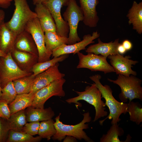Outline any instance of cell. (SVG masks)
Returning a JSON list of instances; mask_svg holds the SVG:
<instances>
[{
  "label": "cell",
  "mask_w": 142,
  "mask_h": 142,
  "mask_svg": "<svg viewBox=\"0 0 142 142\" xmlns=\"http://www.w3.org/2000/svg\"><path fill=\"white\" fill-rule=\"evenodd\" d=\"M6 55L0 49V57L5 56Z\"/></svg>",
  "instance_id": "obj_42"
},
{
  "label": "cell",
  "mask_w": 142,
  "mask_h": 142,
  "mask_svg": "<svg viewBox=\"0 0 142 142\" xmlns=\"http://www.w3.org/2000/svg\"><path fill=\"white\" fill-rule=\"evenodd\" d=\"M10 130L7 120L0 118V142L7 141Z\"/></svg>",
  "instance_id": "obj_33"
},
{
  "label": "cell",
  "mask_w": 142,
  "mask_h": 142,
  "mask_svg": "<svg viewBox=\"0 0 142 142\" xmlns=\"http://www.w3.org/2000/svg\"><path fill=\"white\" fill-rule=\"evenodd\" d=\"M14 48L38 56V49L32 36L25 30L17 35Z\"/></svg>",
  "instance_id": "obj_19"
},
{
  "label": "cell",
  "mask_w": 142,
  "mask_h": 142,
  "mask_svg": "<svg viewBox=\"0 0 142 142\" xmlns=\"http://www.w3.org/2000/svg\"><path fill=\"white\" fill-rule=\"evenodd\" d=\"M122 44L126 50L129 51L131 50L133 47L132 43L129 40L125 39L122 42Z\"/></svg>",
  "instance_id": "obj_37"
},
{
  "label": "cell",
  "mask_w": 142,
  "mask_h": 142,
  "mask_svg": "<svg viewBox=\"0 0 142 142\" xmlns=\"http://www.w3.org/2000/svg\"><path fill=\"white\" fill-rule=\"evenodd\" d=\"M39 121H33L26 123L23 127L22 132L32 136L38 134L40 127Z\"/></svg>",
  "instance_id": "obj_34"
},
{
  "label": "cell",
  "mask_w": 142,
  "mask_h": 142,
  "mask_svg": "<svg viewBox=\"0 0 142 142\" xmlns=\"http://www.w3.org/2000/svg\"><path fill=\"white\" fill-rule=\"evenodd\" d=\"M48 0H32L33 4L35 5L38 4L42 3Z\"/></svg>",
  "instance_id": "obj_41"
},
{
  "label": "cell",
  "mask_w": 142,
  "mask_h": 142,
  "mask_svg": "<svg viewBox=\"0 0 142 142\" xmlns=\"http://www.w3.org/2000/svg\"><path fill=\"white\" fill-rule=\"evenodd\" d=\"M124 133L122 128L118 123L112 125L106 134H103L100 140V142H125L120 141L119 138Z\"/></svg>",
  "instance_id": "obj_29"
},
{
  "label": "cell",
  "mask_w": 142,
  "mask_h": 142,
  "mask_svg": "<svg viewBox=\"0 0 142 142\" xmlns=\"http://www.w3.org/2000/svg\"><path fill=\"white\" fill-rule=\"evenodd\" d=\"M69 0H48L43 3L50 11L55 23L57 33L68 38L69 28L68 24L63 18L61 13L62 8L67 6Z\"/></svg>",
  "instance_id": "obj_11"
},
{
  "label": "cell",
  "mask_w": 142,
  "mask_h": 142,
  "mask_svg": "<svg viewBox=\"0 0 142 142\" xmlns=\"http://www.w3.org/2000/svg\"><path fill=\"white\" fill-rule=\"evenodd\" d=\"M118 75L116 80L109 78L108 80L118 85L120 88L121 92L119 97L121 102L125 103L128 99L130 102L134 99L142 101V80L132 75L129 76Z\"/></svg>",
  "instance_id": "obj_5"
},
{
  "label": "cell",
  "mask_w": 142,
  "mask_h": 142,
  "mask_svg": "<svg viewBox=\"0 0 142 142\" xmlns=\"http://www.w3.org/2000/svg\"><path fill=\"white\" fill-rule=\"evenodd\" d=\"M32 36L37 47L38 54V62H42L50 59L52 54L46 47L44 38V33L36 17L29 21L24 29Z\"/></svg>",
  "instance_id": "obj_10"
},
{
  "label": "cell",
  "mask_w": 142,
  "mask_h": 142,
  "mask_svg": "<svg viewBox=\"0 0 142 142\" xmlns=\"http://www.w3.org/2000/svg\"><path fill=\"white\" fill-rule=\"evenodd\" d=\"M69 55V54L62 55L57 57H53L52 59L44 62H38L32 67L31 72L34 75L36 76L54 66L57 63L64 60Z\"/></svg>",
  "instance_id": "obj_26"
},
{
  "label": "cell",
  "mask_w": 142,
  "mask_h": 142,
  "mask_svg": "<svg viewBox=\"0 0 142 142\" xmlns=\"http://www.w3.org/2000/svg\"><path fill=\"white\" fill-rule=\"evenodd\" d=\"M131 58L129 55L124 57L123 55L120 54L110 55L107 57L117 74L126 76L131 75L136 76L137 73L133 70L131 68L133 67V65H136L138 62L130 59Z\"/></svg>",
  "instance_id": "obj_13"
},
{
  "label": "cell",
  "mask_w": 142,
  "mask_h": 142,
  "mask_svg": "<svg viewBox=\"0 0 142 142\" xmlns=\"http://www.w3.org/2000/svg\"><path fill=\"white\" fill-rule=\"evenodd\" d=\"M27 122L46 121L52 119L55 115L54 111L49 107L44 109L30 106L24 110Z\"/></svg>",
  "instance_id": "obj_20"
},
{
  "label": "cell",
  "mask_w": 142,
  "mask_h": 142,
  "mask_svg": "<svg viewBox=\"0 0 142 142\" xmlns=\"http://www.w3.org/2000/svg\"><path fill=\"white\" fill-rule=\"evenodd\" d=\"M117 50L119 54L121 55H123L127 51L122 44L120 43L118 47Z\"/></svg>",
  "instance_id": "obj_39"
},
{
  "label": "cell",
  "mask_w": 142,
  "mask_h": 142,
  "mask_svg": "<svg viewBox=\"0 0 142 142\" xmlns=\"http://www.w3.org/2000/svg\"><path fill=\"white\" fill-rule=\"evenodd\" d=\"M52 119L40 123L38 134L42 138L46 139L47 140L50 139L56 132L54 123Z\"/></svg>",
  "instance_id": "obj_30"
},
{
  "label": "cell",
  "mask_w": 142,
  "mask_h": 142,
  "mask_svg": "<svg viewBox=\"0 0 142 142\" xmlns=\"http://www.w3.org/2000/svg\"><path fill=\"white\" fill-rule=\"evenodd\" d=\"M32 72L21 69L13 59L11 52L0 57V80L2 88L8 82L30 75Z\"/></svg>",
  "instance_id": "obj_7"
},
{
  "label": "cell",
  "mask_w": 142,
  "mask_h": 142,
  "mask_svg": "<svg viewBox=\"0 0 142 142\" xmlns=\"http://www.w3.org/2000/svg\"><path fill=\"white\" fill-rule=\"evenodd\" d=\"M5 17V13L2 10L0 9V27L2 24L4 22V20Z\"/></svg>",
  "instance_id": "obj_40"
},
{
  "label": "cell",
  "mask_w": 142,
  "mask_h": 142,
  "mask_svg": "<svg viewBox=\"0 0 142 142\" xmlns=\"http://www.w3.org/2000/svg\"><path fill=\"white\" fill-rule=\"evenodd\" d=\"M2 88L1 86V82L0 80V100H1V98L2 95Z\"/></svg>",
  "instance_id": "obj_43"
},
{
  "label": "cell",
  "mask_w": 142,
  "mask_h": 142,
  "mask_svg": "<svg viewBox=\"0 0 142 142\" xmlns=\"http://www.w3.org/2000/svg\"><path fill=\"white\" fill-rule=\"evenodd\" d=\"M67 6L63 16L69 28L68 45H71L81 40L78 34L77 29L79 23L83 20V15L75 0H69Z\"/></svg>",
  "instance_id": "obj_6"
},
{
  "label": "cell",
  "mask_w": 142,
  "mask_h": 142,
  "mask_svg": "<svg viewBox=\"0 0 142 142\" xmlns=\"http://www.w3.org/2000/svg\"><path fill=\"white\" fill-rule=\"evenodd\" d=\"M101 78V76L98 74L89 77L100 91L102 97L104 99L105 105L109 108L110 113L106 118L112 119L111 125L117 124L121 120L120 118L121 115L127 113L128 103L116 100L113 95V91L110 86L107 85H103L101 83L100 80Z\"/></svg>",
  "instance_id": "obj_1"
},
{
  "label": "cell",
  "mask_w": 142,
  "mask_h": 142,
  "mask_svg": "<svg viewBox=\"0 0 142 142\" xmlns=\"http://www.w3.org/2000/svg\"><path fill=\"white\" fill-rule=\"evenodd\" d=\"M35 76L33 74L13 81L17 94L28 93L32 90Z\"/></svg>",
  "instance_id": "obj_25"
},
{
  "label": "cell",
  "mask_w": 142,
  "mask_h": 142,
  "mask_svg": "<svg viewBox=\"0 0 142 142\" xmlns=\"http://www.w3.org/2000/svg\"><path fill=\"white\" fill-rule=\"evenodd\" d=\"M77 139L75 137L70 135H67L64 139L63 142H77Z\"/></svg>",
  "instance_id": "obj_38"
},
{
  "label": "cell",
  "mask_w": 142,
  "mask_h": 142,
  "mask_svg": "<svg viewBox=\"0 0 142 142\" xmlns=\"http://www.w3.org/2000/svg\"><path fill=\"white\" fill-rule=\"evenodd\" d=\"M66 80L64 78L55 80L34 93L31 106L36 108H44L46 102L53 96L64 97L65 93L63 86Z\"/></svg>",
  "instance_id": "obj_9"
},
{
  "label": "cell",
  "mask_w": 142,
  "mask_h": 142,
  "mask_svg": "<svg viewBox=\"0 0 142 142\" xmlns=\"http://www.w3.org/2000/svg\"><path fill=\"white\" fill-rule=\"evenodd\" d=\"M61 113L55 118L54 125L56 130L55 134L52 137L54 140L61 141L67 135L73 136L79 140L84 139L88 142L94 141L89 137L83 130L89 128V125L87 123L91 120V117L89 112L83 114V119L80 123L74 125H68L63 124L60 120Z\"/></svg>",
  "instance_id": "obj_2"
},
{
  "label": "cell",
  "mask_w": 142,
  "mask_h": 142,
  "mask_svg": "<svg viewBox=\"0 0 142 142\" xmlns=\"http://www.w3.org/2000/svg\"><path fill=\"white\" fill-rule=\"evenodd\" d=\"M11 115L8 104L6 101L0 100V118L8 120Z\"/></svg>",
  "instance_id": "obj_35"
},
{
  "label": "cell",
  "mask_w": 142,
  "mask_h": 142,
  "mask_svg": "<svg viewBox=\"0 0 142 142\" xmlns=\"http://www.w3.org/2000/svg\"><path fill=\"white\" fill-rule=\"evenodd\" d=\"M7 121L10 130L21 131L23 127L27 122L24 110L11 115Z\"/></svg>",
  "instance_id": "obj_27"
},
{
  "label": "cell",
  "mask_w": 142,
  "mask_h": 142,
  "mask_svg": "<svg viewBox=\"0 0 142 142\" xmlns=\"http://www.w3.org/2000/svg\"><path fill=\"white\" fill-rule=\"evenodd\" d=\"M100 35V33L96 31L93 32L92 35H84L83 40L79 42L71 45L63 44L53 51L52 57H57L62 55L70 53L74 54L81 50L86 49V47L88 45L94 43V40L99 37Z\"/></svg>",
  "instance_id": "obj_12"
},
{
  "label": "cell",
  "mask_w": 142,
  "mask_h": 142,
  "mask_svg": "<svg viewBox=\"0 0 142 142\" xmlns=\"http://www.w3.org/2000/svg\"><path fill=\"white\" fill-rule=\"evenodd\" d=\"M42 138L39 136L34 137L23 132L10 130L7 142H39Z\"/></svg>",
  "instance_id": "obj_28"
},
{
  "label": "cell",
  "mask_w": 142,
  "mask_h": 142,
  "mask_svg": "<svg viewBox=\"0 0 142 142\" xmlns=\"http://www.w3.org/2000/svg\"><path fill=\"white\" fill-rule=\"evenodd\" d=\"M79 62L77 68H85L92 71H101L105 74L115 72L112 66L106 60L107 58L101 55L88 53L85 55L80 52L77 53Z\"/></svg>",
  "instance_id": "obj_8"
},
{
  "label": "cell",
  "mask_w": 142,
  "mask_h": 142,
  "mask_svg": "<svg viewBox=\"0 0 142 142\" xmlns=\"http://www.w3.org/2000/svg\"><path fill=\"white\" fill-rule=\"evenodd\" d=\"M119 39H115L113 42L108 43L102 42L99 38L98 43L91 45L86 49L85 52L104 56L106 58L110 55L119 54L117 50V47L120 44Z\"/></svg>",
  "instance_id": "obj_17"
},
{
  "label": "cell",
  "mask_w": 142,
  "mask_h": 142,
  "mask_svg": "<svg viewBox=\"0 0 142 142\" xmlns=\"http://www.w3.org/2000/svg\"><path fill=\"white\" fill-rule=\"evenodd\" d=\"M75 91L78 95L66 100L65 101L67 103H75L77 105V106H79L80 103L78 101L84 100L93 105L95 111L94 122L107 115L108 113L105 110L106 105L102 99L101 92L94 83L91 86H86L84 91Z\"/></svg>",
  "instance_id": "obj_3"
},
{
  "label": "cell",
  "mask_w": 142,
  "mask_h": 142,
  "mask_svg": "<svg viewBox=\"0 0 142 142\" xmlns=\"http://www.w3.org/2000/svg\"><path fill=\"white\" fill-rule=\"evenodd\" d=\"M34 96V93H30L17 94L13 101L8 104L11 115L31 106Z\"/></svg>",
  "instance_id": "obj_23"
},
{
  "label": "cell",
  "mask_w": 142,
  "mask_h": 142,
  "mask_svg": "<svg viewBox=\"0 0 142 142\" xmlns=\"http://www.w3.org/2000/svg\"><path fill=\"white\" fill-rule=\"evenodd\" d=\"M127 112L129 114L130 121L135 123L137 125L142 122V108L139 102L132 101L129 102Z\"/></svg>",
  "instance_id": "obj_31"
},
{
  "label": "cell",
  "mask_w": 142,
  "mask_h": 142,
  "mask_svg": "<svg viewBox=\"0 0 142 142\" xmlns=\"http://www.w3.org/2000/svg\"><path fill=\"white\" fill-rule=\"evenodd\" d=\"M14 0H0V7L3 8H7L10 6L11 2Z\"/></svg>",
  "instance_id": "obj_36"
},
{
  "label": "cell",
  "mask_w": 142,
  "mask_h": 142,
  "mask_svg": "<svg viewBox=\"0 0 142 142\" xmlns=\"http://www.w3.org/2000/svg\"><path fill=\"white\" fill-rule=\"evenodd\" d=\"M83 15L84 24L90 27H96L99 20L96 10L98 0H79Z\"/></svg>",
  "instance_id": "obj_15"
},
{
  "label": "cell",
  "mask_w": 142,
  "mask_h": 142,
  "mask_svg": "<svg viewBox=\"0 0 142 142\" xmlns=\"http://www.w3.org/2000/svg\"><path fill=\"white\" fill-rule=\"evenodd\" d=\"M17 36L3 22L0 27V49L6 54L11 52Z\"/></svg>",
  "instance_id": "obj_21"
},
{
  "label": "cell",
  "mask_w": 142,
  "mask_h": 142,
  "mask_svg": "<svg viewBox=\"0 0 142 142\" xmlns=\"http://www.w3.org/2000/svg\"><path fill=\"white\" fill-rule=\"evenodd\" d=\"M129 25L140 34L142 33V2L138 3L134 1L126 15Z\"/></svg>",
  "instance_id": "obj_22"
},
{
  "label": "cell",
  "mask_w": 142,
  "mask_h": 142,
  "mask_svg": "<svg viewBox=\"0 0 142 142\" xmlns=\"http://www.w3.org/2000/svg\"><path fill=\"white\" fill-rule=\"evenodd\" d=\"M15 9L11 19L5 22L7 27L17 36L23 31L27 24L37 17L27 0H14Z\"/></svg>",
  "instance_id": "obj_4"
},
{
  "label": "cell",
  "mask_w": 142,
  "mask_h": 142,
  "mask_svg": "<svg viewBox=\"0 0 142 142\" xmlns=\"http://www.w3.org/2000/svg\"><path fill=\"white\" fill-rule=\"evenodd\" d=\"M11 55L18 66L26 71L32 72V67L38 62V56L14 48L11 52Z\"/></svg>",
  "instance_id": "obj_18"
},
{
  "label": "cell",
  "mask_w": 142,
  "mask_h": 142,
  "mask_svg": "<svg viewBox=\"0 0 142 142\" xmlns=\"http://www.w3.org/2000/svg\"><path fill=\"white\" fill-rule=\"evenodd\" d=\"M44 38L46 49L52 54L55 49L63 44H68V38L60 36L56 32H45Z\"/></svg>",
  "instance_id": "obj_24"
},
{
  "label": "cell",
  "mask_w": 142,
  "mask_h": 142,
  "mask_svg": "<svg viewBox=\"0 0 142 142\" xmlns=\"http://www.w3.org/2000/svg\"><path fill=\"white\" fill-rule=\"evenodd\" d=\"M59 65L58 62L54 66L35 76L30 93H34L53 81L63 78L65 75L60 72Z\"/></svg>",
  "instance_id": "obj_14"
},
{
  "label": "cell",
  "mask_w": 142,
  "mask_h": 142,
  "mask_svg": "<svg viewBox=\"0 0 142 142\" xmlns=\"http://www.w3.org/2000/svg\"><path fill=\"white\" fill-rule=\"evenodd\" d=\"M1 100L6 102L8 104L11 103L17 95L12 81L9 82L2 88Z\"/></svg>",
  "instance_id": "obj_32"
},
{
  "label": "cell",
  "mask_w": 142,
  "mask_h": 142,
  "mask_svg": "<svg viewBox=\"0 0 142 142\" xmlns=\"http://www.w3.org/2000/svg\"><path fill=\"white\" fill-rule=\"evenodd\" d=\"M35 6L34 12L44 32L50 31L56 32V25L49 10L43 3Z\"/></svg>",
  "instance_id": "obj_16"
}]
</instances>
